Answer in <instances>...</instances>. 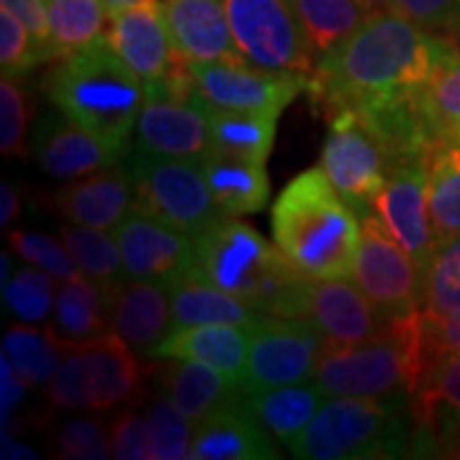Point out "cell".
Returning <instances> with one entry per match:
<instances>
[{"label": "cell", "instance_id": "6da1fadb", "mask_svg": "<svg viewBox=\"0 0 460 460\" xmlns=\"http://www.w3.org/2000/svg\"><path fill=\"white\" fill-rule=\"evenodd\" d=\"M453 49V39L428 31L396 11H371L345 41L320 57L307 93L328 118L414 102Z\"/></svg>", "mask_w": 460, "mask_h": 460}, {"label": "cell", "instance_id": "7a4b0ae2", "mask_svg": "<svg viewBox=\"0 0 460 460\" xmlns=\"http://www.w3.org/2000/svg\"><path fill=\"white\" fill-rule=\"evenodd\" d=\"M192 274L238 296L248 307L281 317H307L310 284L279 248L269 246L259 230L223 215L192 235Z\"/></svg>", "mask_w": 460, "mask_h": 460}, {"label": "cell", "instance_id": "3957f363", "mask_svg": "<svg viewBox=\"0 0 460 460\" xmlns=\"http://www.w3.org/2000/svg\"><path fill=\"white\" fill-rule=\"evenodd\" d=\"M271 235L307 279H353L361 217L323 169H307L281 190L271 208Z\"/></svg>", "mask_w": 460, "mask_h": 460}, {"label": "cell", "instance_id": "277c9868", "mask_svg": "<svg viewBox=\"0 0 460 460\" xmlns=\"http://www.w3.org/2000/svg\"><path fill=\"white\" fill-rule=\"evenodd\" d=\"M49 102L118 151L131 144L146 87L113 51L108 39L57 59L44 77Z\"/></svg>", "mask_w": 460, "mask_h": 460}, {"label": "cell", "instance_id": "5b68a950", "mask_svg": "<svg viewBox=\"0 0 460 460\" xmlns=\"http://www.w3.org/2000/svg\"><path fill=\"white\" fill-rule=\"evenodd\" d=\"M407 392L384 396H328L302 435L284 445L302 460L399 458L410 445Z\"/></svg>", "mask_w": 460, "mask_h": 460}, {"label": "cell", "instance_id": "8992f818", "mask_svg": "<svg viewBox=\"0 0 460 460\" xmlns=\"http://www.w3.org/2000/svg\"><path fill=\"white\" fill-rule=\"evenodd\" d=\"M425 376L422 317L394 320L376 338L353 345H325L314 384L325 396L414 394Z\"/></svg>", "mask_w": 460, "mask_h": 460}, {"label": "cell", "instance_id": "52a82bcc", "mask_svg": "<svg viewBox=\"0 0 460 460\" xmlns=\"http://www.w3.org/2000/svg\"><path fill=\"white\" fill-rule=\"evenodd\" d=\"M120 164L128 169L136 187V210L154 215L190 235L223 217L202 164L195 159L154 156L128 148Z\"/></svg>", "mask_w": 460, "mask_h": 460}, {"label": "cell", "instance_id": "ba28073f", "mask_svg": "<svg viewBox=\"0 0 460 460\" xmlns=\"http://www.w3.org/2000/svg\"><path fill=\"white\" fill-rule=\"evenodd\" d=\"M108 44L144 83L146 95L192 98L190 72L177 57L164 0H141L111 18Z\"/></svg>", "mask_w": 460, "mask_h": 460}, {"label": "cell", "instance_id": "9c48e42d", "mask_svg": "<svg viewBox=\"0 0 460 460\" xmlns=\"http://www.w3.org/2000/svg\"><path fill=\"white\" fill-rule=\"evenodd\" d=\"M230 31L243 62L269 72H314V47L292 0H226Z\"/></svg>", "mask_w": 460, "mask_h": 460}, {"label": "cell", "instance_id": "30bf717a", "mask_svg": "<svg viewBox=\"0 0 460 460\" xmlns=\"http://www.w3.org/2000/svg\"><path fill=\"white\" fill-rule=\"evenodd\" d=\"M325 350V338L310 317L266 314L251 330V345L241 392L253 394L289 384L314 381V368Z\"/></svg>", "mask_w": 460, "mask_h": 460}, {"label": "cell", "instance_id": "8fae6325", "mask_svg": "<svg viewBox=\"0 0 460 460\" xmlns=\"http://www.w3.org/2000/svg\"><path fill=\"white\" fill-rule=\"evenodd\" d=\"M392 156L353 111L330 115V131L320 156V169L325 172L338 195L358 213H374V202L389 174Z\"/></svg>", "mask_w": 460, "mask_h": 460}, {"label": "cell", "instance_id": "7c38bea8", "mask_svg": "<svg viewBox=\"0 0 460 460\" xmlns=\"http://www.w3.org/2000/svg\"><path fill=\"white\" fill-rule=\"evenodd\" d=\"M190 90L210 111L281 113L299 93L310 90V75L269 72L246 62L187 65Z\"/></svg>", "mask_w": 460, "mask_h": 460}, {"label": "cell", "instance_id": "4fadbf2b", "mask_svg": "<svg viewBox=\"0 0 460 460\" xmlns=\"http://www.w3.org/2000/svg\"><path fill=\"white\" fill-rule=\"evenodd\" d=\"M353 279L389 320L422 313V269L374 213L361 217Z\"/></svg>", "mask_w": 460, "mask_h": 460}, {"label": "cell", "instance_id": "5bb4252c", "mask_svg": "<svg viewBox=\"0 0 460 460\" xmlns=\"http://www.w3.org/2000/svg\"><path fill=\"white\" fill-rule=\"evenodd\" d=\"M429 156L432 154L392 159L386 181L374 202V215L420 269L438 246L429 210Z\"/></svg>", "mask_w": 460, "mask_h": 460}, {"label": "cell", "instance_id": "9a60e30c", "mask_svg": "<svg viewBox=\"0 0 460 460\" xmlns=\"http://www.w3.org/2000/svg\"><path fill=\"white\" fill-rule=\"evenodd\" d=\"M115 241L126 263L128 279L156 281L169 287L172 281L192 274V235L144 210H133L115 228Z\"/></svg>", "mask_w": 460, "mask_h": 460}, {"label": "cell", "instance_id": "2e32d148", "mask_svg": "<svg viewBox=\"0 0 460 460\" xmlns=\"http://www.w3.org/2000/svg\"><path fill=\"white\" fill-rule=\"evenodd\" d=\"M131 148L199 162L210 151V108L198 98L146 95Z\"/></svg>", "mask_w": 460, "mask_h": 460}, {"label": "cell", "instance_id": "e0dca14e", "mask_svg": "<svg viewBox=\"0 0 460 460\" xmlns=\"http://www.w3.org/2000/svg\"><path fill=\"white\" fill-rule=\"evenodd\" d=\"M31 154L49 177L75 181L115 166L123 151L57 111L39 118L31 133Z\"/></svg>", "mask_w": 460, "mask_h": 460}, {"label": "cell", "instance_id": "ac0fdd59", "mask_svg": "<svg viewBox=\"0 0 460 460\" xmlns=\"http://www.w3.org/2000/svg\"><path fill=\"white\" fill-rule=\"evenodd\" d=\"M307 317L323 332L325 345L363 343L394 323L350 279H313Z\"/></svg>", "mask_w": 460, "mask_h": 460}, {"label": "cell", "instance_id": "d6986e66", "mask_svg": "<svg viewBox=\"0 0 460 460\" xmlns=\"http://www.w3.org/2000/svg\"><path fill=\"white\" fill-rule=\"evenodd\" d=\"M164 11L184 65L243 62L233 41L226 0H164Z\"/></svg>", "mask_w": 460, "mask_h": 460}, {"label": "cell", "instance_id": "ffe728a7", "mask_svg": "<svg viewBox=\"0 0 460 460\" xmlns=\"http://www.w3.org/2000/svg\"><path fill=\"white\" fill-rule=\"evenodd\" d=\"M271 432L248 410L243 394L220 404L195 422L192 460H274L279 458Z\"/></svg>", "mask_w": 460, "mask_h": 460}, {"label": "cell", "instance_id": "44dd1931", "mask_svg": "<svg viewBox=\"0 0 460 460\" xmlns=\"http://www.w3.org/2000/svg\"><path fill=\"white\" fill-rule=\"evenodd\" d=\"M54 208L66 223L115 230L136 210V187L126 166L118 164L75 180L54 195Z\"/></svg>", "mask_w": 460, "mask_h": 460}, {"label": "cell", "instance_id": "7402d4cb", "mask_svg": "<svg viewBox=\"0 0 460 460\" xmlns=\"http://www.w3.org/2000/svg\"><path fill=\"white\" fill-rule=\"evenodd\" d=\"M111 328L131 345L133 353L154 358L156 348L172 332L169 289L156 281L128 279L113 296Z\"/></svg>", "mask_w": 460, "mask_h": 460}, {"label": "cell", "instance_id": "603a6c76", "mask_svg": "<svg viewBox=\"0 0 460 460\" xmlns=\"http://www.w3.org/2000/svg\"><path fill=\"white\" fill-rule=\"evenodd\" d=\"M84 345L93 411L128 407L141 396V368L133 348L120 335L105 332Z\"/></svg>", "mask_w": 460, "mask_h": 460}, {"label": "cell", "instance_id": "cb8c5ba5", "mask_svg": "<svg viewBox=\"0 0 460 460\" xmlns=\"http://www.w3.org/2000/svg\"><path fill=\"white\" fill-rule=\"evenodd\" d=\"M251 330L235 325H192V328L172 330L154 358H187L199 361L223 371L226 376L241 384L246 368Z\"/></svg>", "mask_w": 460, "mask_h": 460}, {"label": "cell", "instance_id": "d4e9b609", "mask_svg": "<svg viewBox=\"0 0 460 460\" xmlns=\"http://www.w3.org/2000/svg\"><path fill=\"white\" fill-rule=\"evenodd\" d=\"M166 289L172 302V330L192 325H235L253 330L266 317V313L248 307L238 296L198 279L195 274L172 281Z\"/></svg>", "mask_w": 460, "mask_h": 460}, {"label": "cell", "instance_id": "484cf974", "mask_svg": "<svg viewBox=\"0 0 460 460\" xmlns=\"http://www.w3.org/2000/svg\"><path fill=\"white\" fill-rule=\"evenodd\" d=\"M111 305L113 296L87 277L62 281L47 332L62 348L90 343L111 328Z\"/></svg>", "mask_w": 460, "mask_h": 460}, {"label": "cell", "instance_id": "4316f807", "mask_svg": "<svg viewBox=\"0 0 460 460\" xmlns=\"http://www.w3.org/2000/svg\"><path fill=\"white\" fill-rule=\"evenodd\" d=\"M199 164L223 215H253L269 205L271 187L266 177V164L238 159L215 148L199 159Z\"/></svg>", "mask_w": 460, "mask_h": 460}, {"label": "cell", "instance_id": "83f0119b", "mask_svg": "<svg viewBox=\"0 0 460 460\" xmlns=\"http://www.w3.org/2000/svg\"><path fill=\"white\" fill-rule=\"evenodd\" d=\"M162 371V396H166L177 410L192 422L202 420L208 411L220 404H228L243 394L235 378L226 376L213 366L187 358H166Z\"/></svg>", "mask_w": 460, "mask_h": 460}, {"label": "cell", "instance_id": "f1b7e54d", "mask_svg": "<svg viewBox=\"0 0 460 460\" xmlns=\"http://www.w3.org/2000/svg\"><path fill=\"white\" fill-rule=\"evenodd\" d=\"M325 399L328 396L320 392L314 381L243 394L248 410L253 411L263 428L284 445H289L302 435V429L313 422V417Z\"/></svg>", "mask_w": 460, "mask_h": 460}, {"label": "cell", "instance_id": "f546056e", "mask_svg": "<svg viewBox=\"0 0 460 460\" xmlns=\"http://www.w3.org/2000/svg\"><path fill=\"white\" fill-rule=\"evenodd\" d=\"M54 62L108 39L111 11L105 0H47Z\"/></svg>", "mask_w": 460, "mask_h": 460}, {"label": "cell", "instance_id": "4dcf8cb0", "mask_svg": "<svg viewBox=\"0 0 460 460\" xmlns=\"http://www.w3.org/2000/svg\"><path fill=\"white\" fill-rule=\"evenodd\" d=\"M62 241L69 248L80 274L95 281L111 296H115V292L128 281V271H126L118 241L108 230L69 223L62 228Z\"/></svg>", "mask_w": 460, "mask_h": 460}, {"label": "cell", "instance_id": "1f68e13d", "mask_svg": "<svg viewBox=\"0 0 460 460\" xmlns=\"http://www.w3.org/2000/svg\"><path fill=\"white\" fill-rule=\"evenodd\" d=\"M281 113L210 111V148L266 164Z\"/></svg>", "mask_w": 460, "mask_h": 460}, {"label": "cell", "instance_id": "d6a6232c", "mask_svg": "<svg viewBox=\"0 0 460 460\" xmlns=\"http://www.w3.org/2000/svg\"><path fill=\"white\" fill-rule=\"evenodd\" d=\"M292 8L320 57L345 41L371 13L358 0H292Z\"/></svg>", "mask_w": 460, "mask_h": 460}, {"label": "cell", "instance_id": "836d02e7", "mask_svg": "<svg viewBox=\"0 0 460 460\" xmlns=\"http://www.w3.org/2000/svg\"><path fill=\"white\" fill-rule=\"evenodd\" d=\"M429 210L438 241L460 235V138L429 156Z\"/></svg>", "mask_w": 460, "mask_h": 460}, {"label": "cell", "instance_id": "e575fe53", "mask_svg": "<svg viewBox=\"0 0 460 460\" xmlns=\"http://www.w3.org/2000/svg\"><path fill=\"white\" fill-rule=\"evenodd\" d=\"M3 358L13 366L26 386H47L62 358V345L51 338L47 330H39L21 323L5 332L3 338Z\"/></svg>", "mask_w": 460, "mask_h": 460}, {"label": "cell", "instance_id": "d590c367", "mask_svg": "<svg viewBox=\"0 0 460 460\" xmlns=\"http://www.w3.org/2000/svg\"><path fill=\"white\" fill-rule=\"evenodd\" d=\"M435 148L460 138V44L447 54L420 100Z\"/></svg>", "mask_w": 460, "mask_h": 460}, {"label": "cell", "instance_id": "8d00e7d4", "mask_svg": "<svg viewBox=\"0 0 460 460\" xmlns=\"http://www.w3.org/2000/svg\"><path fill=\"white\" fill-rule=\"evenodd\" d=\"M422 313H460V235L438 241L422 266Z\"/></svg>", "mask_w": 460, "mask_h": 460}, {"label": "cell", "instance_id": "74e56055", "mask_svg": "<svg viewBox=\"0 0 460 460\" xmlns=\"http://www.w3.org/2000/svg\"><path fill=\"white\" fill-rule=\"evenodd\" d=\"M54 277L39 266H21L13 271V277L3 284V299L8 313L18 317L21 323L41 325L54 313Z\"/></svg>", "mask_w": 460, "mask_h": 460}, {"label": "cell", "instance_id": "f35d334b", "mask_svg": "<svg viewBox=\"0 0 460 460\" xmlns=\"http://www.w3.org/2000/svg\"><path fill=\"white\" fill-rule=\"evenodd\" d=\"M144 414H146L148 422L154 460L190 458L195 428H192V420L184 411L177 410L166 396H159V399L148 402Z\"/></svg>", "mask_w": 460, "mask_h": 460}, {"label": "cell", "instance_id": "ab89813d", "mask_svg": "<svg viewBox=\"0 0 460 460\" xmlns=\"http://www.w3.org/2000/svg\"><path fill=\"white\" fill-rule=\"evenodd\" d=\"M49 402L57 410L84 411L93 410L90 394V371H87V353L84 345H65L62 358L47 384Z\"/></svg>", "mask_w": 460, "mask_h": 460}, {"label": "cell", "instance_id": "60d3db41", "mask_svg": "<svg viewBox=\"0 0 460 460\" xmlns=\"http://www.w3.org/2000/svg\"><path fill=\"white\" fill-rule=\"evenodd\" d=\"M41 62H51L49 51L33 39V33L26 29V23L13 11L0 5V66H3V77H21Z\"/></svg>", "mask_w": 460, "mask_h": 460}, {"label": "cell", "instance_id": "b9f144b4", "mask_svg": "<svg viewBox=\"0 0 460 460\" xmlns=\"http://www.w3.org/2000/svg\"><path fill=\"white\" fill-rule=\"evenodd\" d=\"M29 90L18 77L0 83V151L3 156H29Z\"/></svg>", "mask_w": 460, "mask_h": 460}, {"label": "cell", "instance_id": "7bdbcfd3", "mask_svg": "<svg viewBox=\"0 0 460 460\" xmlns=\"http://www.w3.org/2000/svg\"><path fill=\"white\" fill-rule=\"evenodd\" d=\"M11 248L26 263H33L44 269L57 281H69L83 277L77 263L72 259L65 241H57L47 233H33V230H11Z\"/></svg>", "mask_w": 460, "mask_h": 460}, {"label": "cell", "instance_id": "ee69618b", "mask_svg": "<svg viewBox=\"0 0 460 460\" xmlns=\"http://www.w3.org/2000/svg\"><path fill=\"white\" fill-rule=\"evenodd\" d=\"M54 456L66 460H105L113 458V443L102 422L77 417L62 425L54 440Z\"/></svg>", "mask_w": 460, "mask_h": 460}, {"label": "cell", "instance_id": "f6af8a7d", "mask_svg": "<svg viewBox=\"0 0 460 460\" xmlns=\"http://www.w3.org/2000/svg\"><path fill=\"white\" fill-rule=\"evenodd\" d=\"M447 404L460 410V353H447L429 363L420 389L411 394V407Z\"/></svg>", "mask_w": 460, "mask_h": 460}, {"label": "cell", "instance_id": "bcb514c9", "mask_svg": "<svg viewBox=\"0 0 460 460\" xmlns=\"http://www.w3.org/2000/svg\"><path fill=\"white\" fill-rule=\"evenodd\" d=\"M111 443H113V458L118 460L154 458L146 414H138L131 407H126L111 425Z\"/></svg>", "mask_w": 460, "mask_h": 460}, {"label": "cell", "instance_id": "7dc6e473", "mask_svg": "<svg viewBox=\"0 0 460 460\" xmlns=\"http://www.w3.org/2000/svg\"><path fill=\"white\" fill-rule=\"evenodd\" d=\"M420 317H422V350H425V371H428L432 361L443 358L447 353H460V313H420Z\"/></svg>", "mask_w": 460, "mask_h": 460}, {"label": "cell", "instance_id": "c3c4849f", "mask_svg": "<svg viewBox=\"0 0 460 460\" xmlns=\"http://www.w3.org/2000/svg\"><path fill=\"white\" fill-rule=\"evenodd\" d=\"M460 0H394V11L428 31H447Z\"/></svg>", "mask_w": 460, "mask_h": 460}, {"label": "cell", "instance_id": "681fc988", "mask_svg": "<svg viewBox=\"0 0 460 460\" xmlns=\"http://www.w3.org/2000/svg\"><path fill=\"white\" fill-rule=\"evenodd\" d=\"M0 5H5L8 11H13V13L26 23V29L33 33V39H36L44 49L49 51V59L54 62L47 0H0Z\"/></svg>", "mask_w": 460, "mask_h": 460}, {"label": "cell", "instance_id": "f907efd6", "mask_svg": "<svg viewBox=\"0 0 460 460\" xmlns=\"http://www.w3.org/2000/svg\"><path fill=\"white\" fill-rule=\"evenodd\" d=\"M0 386H3V392H0V410L3 411L0 414H3V428H8L11 414L21 407L29 386L13 371V366L8 363V358H3V356H0Z\"/></svg>", "mask_w": 460, "mask_h": 460}, {"label": "cell", "instance_id": "816d5d0a", "mask_svg": "<svg viewBox=\"0 0 460 460\" xmlns=\"http://www.w3.org/2000/svg\"><path fill=\"white\" fill-rule=\"evenodd\" d=\"M18 213H21V199H18L16 187L3 181V187H0V226L11 228L18 220Z\"/></svg>", "mask_w": 460, "mask_h": 460}, {"label": "cell", "instance_id": "f5cc1de1", "mask_svg": "<svg viewBox=\"0 0 460 460\" xmlns=\"http://www.w3.org/2000/svg\"><path fill=\"white\" fill-rule=\"evenodd\" d=\"M0 447H3V458L11 460H36V453H33L29 445H21L16 438L8 435V429H3L0 435Z\"/></svg>", "mask_w": 460, "mask_h": 460}, {"label": "cell", "instance_id": "db71d44e", "mask_svg": "<svg viewBox=\"0 0 460 460\" xmlns=\"http://www.w3.org/2000/svg\"><path fill=\"white\" fill-rule=\"evenodd\" d=\"M366 11H386V8H394V0H358Z\"/></svg>", "mask_w": 460, "mask_h": 460}, {"label": "cell", "instance_id": "11a10c76", "mask_svg": "<svg viewBox=\"0 0 460 460\" xmlns=\"http://www.w3.org/2000/svg\"><path fill=\"white\" fill-rule=\"evenodd\" d=\"M136 3H141V0H105V5H108L111 16L118 13V11H123V8H128V5H136Z\"/></svg>", "mask_w": 460, "mask_h": 460}, {"label": "cell", "instance_id": "9f6ffc18", "mask_svg": "<svg viewBox=\"0 0 460 460\" xmlns=\"http://www.w3.org/2000/svg\"><path fill=\"white\" fill-rule=\"evenodd\" d=\"M447 33H450L453 39H458V41H460V8H458V13H456V18H453V23H450Z\"/></svg>", "mask_w": 460, "mask_h": 460}]
</instances>
